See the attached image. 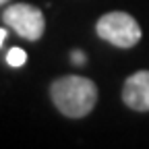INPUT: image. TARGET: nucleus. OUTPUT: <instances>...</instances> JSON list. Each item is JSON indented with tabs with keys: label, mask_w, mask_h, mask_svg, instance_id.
<instances>
[{
	"label": "nucleus",
	"mask_w": 149,
	"mask_h": 149,
	"mask_svg": "<svg viewBox=\"0 0 149 149\" xmlns=\"http://www.w3.org/2000/svg\"><path fill=\"white\" fill-rule=\"evenodd\" d=\"M50 97L60 114L68 118H83L97 104V87L81 74H66L50 85Z\"/></svg>",
	"instance_id": "f257e3e1"
},
{
	"label": "nucleus",
	"mask_w": 149,
	"mask_h": 149,
	"mask_svg": "<svg viewBox=\"0 0 149 149\" xmlns=\"http://www.w3.org/2000/svg\"><path fill=\"white\" fill-rule=\"evenodd\" d=\"M95 31L104 42H110L112 46L124 48V50L137 46L141 40V27L135 21V17L122 10L106 13L104 17H100Z\"/></svg>",
	"instance_id": "f03ea898"
},
{
	"label": "nucleus",
	"mask_w": 149,
	"mask_h": 149,
	"mask_svg": "<svg viewBox=\"0 0 149 149\" xmlns=\"http://www.w3.org/2000/svg\"><path fill=\"white\" fill-rule=\"evenodd\" d=\"M2 21L17 35L25 37V40H29V42H37L44 35V29H46L44 13L37 8V6L25 4V2L10 4L4 10V15H2Z\"/></svg>",
	"instance_id": "7ed1b4c3"
},
{
	"label": "nucleus",
	"mask_w": 149,
	"mask_h": 149,
	"mask_svg": "<svg viewBox=\"0 0 149 149\" xmlns=\"http://www.w3.org/2000/svg\"><path fill=\"white\" fill-rule=\"evenodd\" d=\"M122 102L137 112H149V70H137L124 81Z\"/></svg>",
	"instance_id": "20e7f679"
},
{
	"label": "nucleus",
	"mask_w": 149,
	"mask_h": 149,
	"mask_svg": "<svg viewBox=\"0 0 149 149\" xmlns=\"http://www.w3.org/2000/svg\"><path fill=\"white\" fill-rule=\"evenodd\" d=\"M6 62L10 64V66H23L25 62H27V52L25 50H21V48H10L8 50V54H6Z\"/></svg>",
	"instance_id": "39448f33"
},
{
	"label": "nucleus",
	"mask_w": 149,
	"mask_h": 149,
	"mask_svg": "<svg viewBox=\"0 0 149 149\" xmlns=\"http://www.w3.org/2000/svg\"><path fill=\"white\" fill-rule=\"evenodd\" d=\"M70 58H72V64H85V54L81 52V50H74L72 54H70Z\"/></svg>",
	"instance_id": "423d86ee"
},
{
	"label": "nucleus",
	"mask_w": 149,
	"mask_h": 149,
	"mask_svg": "<svg viewBox=\"0 0 149 149\" xmlns=\"http://www.w3.org/2000/svg\"><path fill=\"white\" fill-rule=\"evenodd\" d=\"M4 40H6V31H4V29H0V48H2Z\"/></svg>",
	"instance_id": "0eeeda50"
},
{
	"label": "nucleus",
	"mask_w": 149,
	"mask_h": 149,
	"mask_svg": "<svg viewBox=\"0 0 149 149\" xmlns=\"http://www.w3.org/2000/svg\"><path fill=\"white\" fill-rule=\"evenodd\" d=\"M6 2H10V0H0V6H2V4H6Z\"/></svg>",
	"instance_id": "6e6552de"
}]
</instances>
